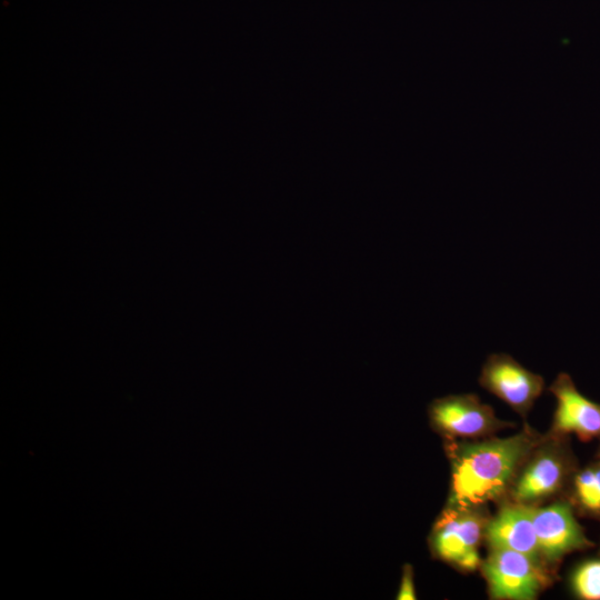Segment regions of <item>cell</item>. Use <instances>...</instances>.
<instances>
[{
    "mask_svg": "<svg viewBox=\"0 0 600 600\" xmlns=\"http://www.w3.org/2000/svg\"><path fill=\"white\" fill-rule=\"evenodd\" d=\"M574 592L586 600H600V560L587 561L572 576Z\"/></svg>",
    "mask_w": 600,
    "mask_h": 600,
    "instance_id": "cell-11",
    "label": "cell"
},
{
    "mask_svg": "<svg viewBox=\"0 0 600 600\" xmlns=\"http://www.w3.org/2000/svg\"><path fill=\"white\" fill-rule=\"evenodd\" d=\"M484 540L490 549H510L529 556L546 566L533 528L530 506L507 501L489 518Z\"/></svg>",
    "mask_w": 600,
    "mask_h": 600,
    "instance_id": "cell-9",
    "label": "cell"
},
{
    "mask_svg": "<svg viewBox=\"0 0 600 600\" xmlns=\"http://www.w3.org/2000/svg\"><path fill=\"white\" fill-rule=\"evenodd\" d=\"M488 520L480 508L448 503L429 536L432 556L460 570L480 568L479 547L484 539Z\"/></svg>",
    "mask_w": 600,
    "mask_h": 600,
    "instance_id": "cell-2",
    "label": "cell"
},
{
    "mask_svg": "<svg viewBox=\"0 0 600 600\" xmlns=\"http://www.w3.org/2000/svg\"><path fill=\"white\" fill-rule=\"evenodd\" d=\"M479 383L522 417H526L544 389L541 376L526 369L506 353L488 357Z\"/></svg>",
    "mask_w": 600,
    "mask_h": 600,
    "instance_id": "cell-6",
    "label": "cell"
},
{
    "mask_svg": "<svg viewBox=\"0 0 600 600\" xmlns=\"http://www.w3.org/2000/svg\"><path fill=\"white\" fill-rule=\"evenodd\" d=\"M417 598L413 582V569L407 563L403 566L398 600H414Z\"/></svg>",
    "mask_w": 600,
    "mask_h": 600,
    "instance_id": "cell-12",
    "label": "cell"
},
{
    "mask_svg": "<svg viewBox=\"0 0 600 600\" xmlns=\"http://www.w3.org/2000/svg\"><path fill=\"white\" fill-rule=\"evenodd\" d=\"M480 568L493 599L532 600L550 584L547 566L510 549H490Z\"/></svg>",
    "mask_w": 600,
    "mask_h": 600,
    "instance_id": "cell-3",
    "label": "cell"
},
{
    "mask_svg": "<svg viewBox=\"0 0 600 600\" xmlns=\"http://www.w3.org/2000/svg\"><path fill=\"white\" fill-rule=\"evenodd\" d=\"M578 504L591 514H600V463L580 471L574 478Z\"/></svg>",
    "mask_w": 600,
    "mask_h": 600,
    "instance_id": "cell-10",
    "label": "cell"
},
{
    "mask_svg": "<svg viewBox=\"0 0 600 600\" xmlns=\"http://www.w3.org/2000/svg\"><path fill=\"white\" fill-rule=\"evenodd\" d=\"M546 437L526 428L508 438L446 439L451 466L449 504L481 508L509 492L526 459Z\"/></svg>",
    "mask_w": 600,
    "mask_h": 600,
    "instance_id": "cell-1",
    "label": "cell"
},
{
    "mask_svg": "<svg viewBox=\"0 0 600 600\" xmlns=\"http://www.w3.org/2000/svg\"><path fill=\"white\" fill-rule=\"evenodd\" d=\"M431 427L444 439H479L512 423L497 418L493 409L472 393L434 399L428 408Z\"/></svg>",
    "mask_w": 600,
    "mask_h": 600,
    "instance_id": "cell-5",
    "label": "cell"
},
{
    "mask_svg": "<svg viewBox=\"0 0 600 600\" xmlns=\"http://www.w3.org/2000/svg\"><path fill=\"white\" fill-rule=\"evenodd\" d=\"M570 460L560 443L544 438L526 459L509 489L510 500L536 506L559 492L568 480Z\"/></svg>",
    "mask_w": 600,
    "mask_h": 600,
    "instance_id": "cell-4",
    "label": "cell"
},
{
    "mask_svg": "<svg viewBox=\"0 0 600 600\" xmlns=\"http://www.w3.org/2000/svg\"><path fill=\"white\" fill-rule=\"evenodd\" d=\"M541 557L546 566L558 563L567 553L592 546L566 501L544 508L530 506Z\"/></svg>",
    "mask_w": 600,
    "mask_h": 600,
    "instance_id": "cell-7",
    "label": "cell"
},
{
    "mask_svg": "<svg viewBox=\"0 0 600 600\" xmlns=\"http://www.w3.org/2000/svg\"><path fill=\"white\" fill-rule=\"evenodd\" d=\"M550 391L557 401L554 436L574 433L584 441L600 436V404L584 397L569 374H558Z\"/></svg>",
    "mask_w": 600,
    "mask_h": 600,
    "instance_id": "cell-8",
    "label": "cell"
}]
</instances>
